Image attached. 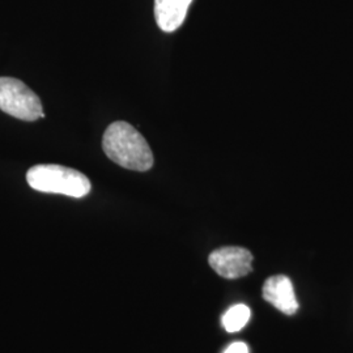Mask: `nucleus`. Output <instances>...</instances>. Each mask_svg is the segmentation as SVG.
<instances>
[{"mask_svg":"<svg viewBox=\"0 0 353 353\" xmlns=\"http://www.w3.org/2000/svg\"><path fill=\"white\" fill-rule=\"evenodd\" d=\"M102 148L113 163L128 170L147 172L153 166L148 141L135 127L123 121L114 122L106 128Z\"/></svg>","mask_w":353,"mask_h":353,"instance_id":"nucleus-1","label":"nucleus"},{"mask_svg":"<svg viewBox=\"0 0 353 353\" xmlns=\"http://www.w3.org/2000/svg\"><path fill=\"white\" fill-rule=\"evenodd\" d=\"M223 353H250L249 347L243 341H234L230 345H228L227 350Z\"/></svg>","mask_w":353,"mask_h":353,"instance_id":"nucleus-8","label":"nucleus"},{"mask_svg":"<svg viewBox=\"0 0 353 353\" xmlns=\"http://www.w3.org/2000/svg\"><path fill=\"white\" fill-rule=\"evenodd\" d=\"M0 110L26 122L45 118L37 94L21 80L7 76L0 77Z\"/></svg>","mask_w":353,"mask_h":353,"instance_id":"nucleus-3","label":"nucleus"},{"mask_svg":"<svg viewBox=\"0 0 353 353\" xmlns=\"http://www.w3.org/2000/svg\"><path fill=\"white\" fill-rule=\"evenodd\" d=\"M26 182L39 192L61 194L77 199L87 196L92 189L88 176L62 165H36L28 170Z\"/></svg>","mask_w":353,"mask_h":353,"instance_id":"nucleus-2","label":"nucleus"},{"mask_svg":"<svg viewBox=\"0 0 353 353\" xmlns=\"http://www.w3.org/2000/svg\"><path fill=\"white\" fill-rule=\"evenodd\" d=\"M252 316V310L243 303H237L229 307L227 313L223 316V326L228 332H237L245 327Z\"/></svg>","mask_w":353,"mask_h":353,"instance_id":"nucleus-7","label":"nucleus"},{"mask_svg":"<svg viewBox=\"0 0 353 353\" xmlns=\"http://www.w3.org/2000/svg\"><path fill=\"white\" fill-rule=\"evenodd\" d=\"M262 294L267 303L287 316H293L299 310V301L296 299L293 284L290 278L284 275L267 279Z\"/></svg>","mask_w":353,"mask_h":353,"instance_id":"nucleus-5","label":"nucleus"},{"mask_svg":"<svg viewBox=\"0 0 353 353\" xmlns=\"http://www.w3.org/2000/svg\"><path fill=\"white\" fill-rule=\"evenodd\" d=\"M192 0H154V19L159 28L172 33L183 24Z\"/></svg>","mask_w":353,"mask_h":353,"instance_id":"nucleus-6","label":"nucleus"},{"mask_svg":"<svg viewBox=\"0 0 353 353\" xmlns=\"http://www.w3.org/2000/svg\"><path fill=\"white\" fill-rule=\"evenodd\" d=\"M208 263L217 275L233 280L252 272V254L239 246L220 248L210 254Z\"/></svg>","mask_w":353,"mask_h":353,"instance_id":"nucleus-4","label":"nucleus"}]
</instances>
